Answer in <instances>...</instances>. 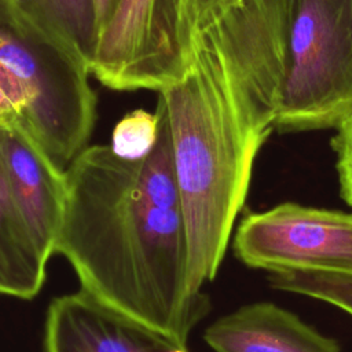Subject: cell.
Returning <instances> with one entry per match:
<instances>
[{"mask_svg": "<svg viewBox=\"0 0 352 352\" xmlns=\"http://www.w3.org/2000/svg\"><path fill=\"white\" fill-rule=\"evenodd\" d=\"M157 142L142 160L87 147L66 169L55 253L81 289L109 307L187 341L210 309L187 287L188 239L176 182L169 118L160 96Z\"/></svg>", "mask_w": 352, "mask_h": 352, "instance_id": "1", "label": "cell"}, {"mask_svg": "<svg viewBox=\"0 0 352 352\" xmlns=\"http://www.w3.org/2000/svg\"><path fill=\"white\" fill-rule=\"evenodd\" d=\"M160 96L187 227V287L197 294L219 272L274 117L209 29L198 30L190 67Z\"/></svg>", "mask_w": 352, "mask_h": 352, "instance_id": "2", "label": "cell"}, {"mask_svg": "<svg viewBox=\"0 0 352 352\" xmlns=\"http://www.w3.org/2000/svg\"><path fill=\"white\" fill-rule=\"evenodd\" d=\"M278 132L352 114V0H239L208 28Z\"/></svg>", "mask_w": 352, "mask_h": 352, "instance_id": "3", "label": "cell"}, {"mask_svg": "<svg viewBox=\"0 0 352 352\" xmlns=\"http://www.w3.org/2000/svg\"><path fill=\"white\" fill-rule=\"evenodd\" d=\"M69 50L0 0V121L19 126L60 170L88 147L96 95Z\"/></svg>", "mask_w": 352, "mask_h": 352, "instance_id": "4", "label": "cell"}, {"mask_svg": "<svg viewBox=\"0 0 352 352\" xmlns=\"http://www.w3.org/2000/svg\"><path fill=\"white\" fill-rule=\"evenodd\" d=\"M197 34L194 0H118L89 73L116 91H161L190 67Z\"/></svg>", "mask_w": 352, "mask_h": 352, "instance_id": "5", "label": "cell"}, {"mask_svg": "<svg viewBox=\"0 0 352 352\" xmlns=\"http://www.w3.org/2000/svg\"><path fill=\"white\" fill-rule=\"evenodd\" d=\"M235 257L270 272L326 271L352 275V212L282 202L242 217Z\"/></svg>", "mask_w": 352, "mask_h": 352, "instance_id": "6", "label": "cell"}, {"mask_svg": "<svg viewBox=\"0 0 352 352\" xmlns=\"http://www.w3.org/2000/svg\"><path fill=\"white\" fill-rule=\"evenodd\" d=\"M44 352H190L162 333L102 302L84 289L55 297L44 323Z\"/></svg>", "mask_w": 352, "mask_h": 352, "instance_id": "7", "label": "cell"}, {"mask_svg": "<svg viewBox=\"0 0 352 352\" xmlns=\"http://www.w3.org/2000/svg\"><path fill=\"white\" fill-rule=\"evenodd\" d=\"M1 150L14 201L41 253L50 260L60 228L66 173L16 125L0 121Z\"/></svg>", "mask_w": 352, "mask_h": 352, "instance_id": "8", "label": "cell"}, {"mask_svg": "<svg viewBox=\"0 0 352 352\" xmlns=\"http://www.w3.org/2000/svg\"><path fill=\"white\" fill-rule=\"evenodd\" d=\"M214 352H341L337 340L270 301L239 307L204 333Z\"/></svg>", "mask_w": 352, "mask_h": 352, "instance_id": "9", "label": "cell"}, {"mask_svg": "<svg viewBox=\"0 0 352 352\" xmlns=\"http://www.w3.org/2000/svg\"><path fill=\"white\" fill-rule=\"evenodd\" d=\"M47 263L14 201L0 136V294L36 297L45 282Z\"/></svg>", "mask_w": 352, "mask_h": 352, "instance_id": "10", "label": "cell"}, {"mask_svg": "<svg viewBox=\"0 0 352 352\" xmlns=\"http://www.w3.org/2000/svg\"><path fill=\"white\" fill-rule=\"evenodd\" d=\"M33 26L69 50L89 70L98 43L95 0H8Z\"/></svg>", "mask_w": 352, "mask_h": 352, "instance_id": "11", "label": "cell"}, {"mask_svg": "<svg viewBox=\"0 0 352 352\" xmlns=\"http://www.w3.org/2000/svg\"><path fill=\"white\" fill-rule=\"evenodd\" d=\"M271 287L302 294L338 307L352 316V275L326 271H279L270 272Z\"/></svg>", "mask_w": 352, "mask_h": 352, "instance_id": "12", "label": "cell"}, {"mask_svg": "<svg viewBox=\"0 0 352 352\" xmlns=\"http://www.w3.org/2000/svg\"><path fill=\"white\" fill-rule=\"evenodd\" d=\"M158 113L143 109L124 116L113 129L110 148L124 160H142L153 150L158 136Z\"/></svg>", "mask_w": 352, "mask_h": 352, "instance_id": "13", "label": "cell"}, {"mask_svg": "<svg viewBox=\"0 0 352 352\" xmlns=\"http://www.w3.org/2000/svg\"><path fill=\"white\" fill-rule=\"evenodd\" d=\"M331 139L336 153V169L340 186V195L352 208V114L337 128Z\"/></svg>", "mask_w": 352, "mask_h": 352, "instance_id": "14", "label": "cell"}, {"mask_svg": "<svg viewBox=\"0 0 352 352\" xmlns=\"http://www.w3.org/2000/svg\"><path fill=\"white\" fill-rule=\"evenodd\" d=\"M239 0H194L195 22L198 30L212 25L228 8L235 6Z\"/></svg>", "mask_w": 352, "mask_h": 352, "instance_id": "15", "label": "cell"}, {"mask_svg": "<svg viewBox=\"0 0 352 352\" xmlns=\"http://www.w3.org/2000/svg\"><path fill=\"white\" fill-rule=\"evenodd\" d=\"M96 1V15H98V28L99 30L107 22L113 14L118 0H95Z\"/></svg>", "mask_w": 352, "mask_h": 352, "instance_id": "16", "label": "cell"}]
</instances>
